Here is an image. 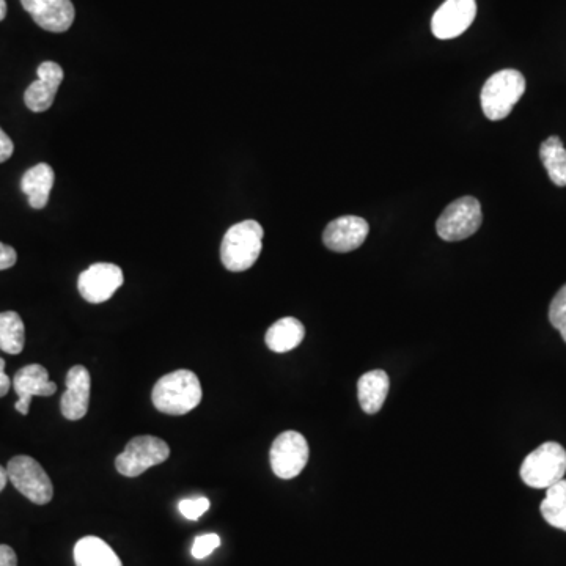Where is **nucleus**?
I'll use <instances>...</instances> for the list:
<instances>
[{
  "label": "nucleus",
  "instance_id": "f257e3e1",
  "mask_svg": "<svg viewBox=\"0 0 566 566\" xmlns=\"http://www.w3.org/2000/svg\"><path fill=\"white\" fill-rule=\"evenodd\" d=\"M202 397L200 379L191 370H177L162 376L151 392L155 408L169 416L188 414L200 405Z\"/></svg>",
  "mask_w": 566,
  "mask_h": 566
},
{
  "label": "nucleus",
  "instance_id": "f03ea898",
  "mask_svg": "<svg viewBox=\"0 0 566 566\" xmlns=\"http://www.w3.org/2000/svg\"><path fill=\"white\" fill-rule=\"evenodd\" d=\"M263 236V227L252 219L228 228L221 244L222 265L232 272H243L252 268L263 249Z\"/></svg>",
  "mask_w": 566,
  "mask_h": 566
},
{
  "label": "nucleus",
  "instance_id": "7ed1b4c3",
  "mask_svg": "<svg viewBox=\"0 0 566 566\" xmlns=\"http://www.w3.org/2000/svg\"><path fill=\"white\" fill-rule=\"evenodd\" d=\"M526 92V79L519 71L502 70L493 74L482 89V109L491 122L504 120Z\"/></svg>",
  "mask_w": 566,
  "mask_h": 566
},
{
  "label": "nucleus",
  "instance_id": "20e7f679",
  "mask_svg": "<svg viewBox=\"0 0 566 566\" xmlns=\"http://www.w3.org/2000/svg\"><path fill=\"white\" fill-rule=\"evenodd\" d=\"M519 474L530 488H551L565 477L566 450L557 442H544L522 461Z\"/></svg>",
  "mask_w": 566,
  "mask_h": 566
},
{
  "label": "nucleus",
  "instance_id": "39448f33",
  "mask_svg": "<svg viewBox=\"0 0 566 566\" xmlns=\"http://www.w3.org/2000/svg\"><path fill=\"white\" fill-rule=\"evenodd\" d=\"M8 480L19 493L37 505H46L54 497V486L45 469L32 456L19 455L8 461Z\"/></svg>",
  "mask_w": 566,
  "mask_h": 566
},
{
  "label": "nucleus",
  "instance_id": "423d86ee",
  "mask_svg": "<svg viewBox=\"0 0 566 566\" xmlns=\"http://www.w3.org/2000/svg\"><path fill=\"white\" fill-rule=\"evenodd\" d=\"M482 205L474 197H461L445 208L436 222V232L444 241L455 243L471 238L482 225Z\"/></svg>",
  "mask_w": 566,
  "mask_h": 566
},
{
  "label": "nucleus",
  "instance_id": "0eeeda50",
  "mask_svg": "<svg viewBox=\"0 0 566 566\" xmlns=\"http://www.w3.org/2000/svg\"><path fill=\"white\" fill-rule=\"evenodd\" d=\"M170 456L169 445L155 436H139L129 441L125 452L115 460V467L125 477H139L150 467L167 461Z\"/></svg>",
  "mask_w": 566,
  "mask_h": 566
},
{
  "label": "nucleus",
  "instance_id": "6e6552de",
  "mask_svg": "<svg viewBox=\"0 0 566 566\" xmlns=\"http://www.w3.org/2000/svg\"><path fill=\"white\" fill-rule=\"evenodd\" d=\"M309 444L298 431H285L272 442L271 469L282 480L298 477L309 461Z\"/></svg>",
  "mask_w": 566,
  "mask_h": 566
},
{
  "label": "nucleus",
  "instance_id": "1a4fd4ad",
  "mask_svg": "<svg viewBox=\"0 0 566 566\" xmlns=\"http://www.w3.org/2000/svg\"><path fill=\"white\" fill-rule=\"evenodd\" d=\"M125 282L120 266L114 263H95L81 272L78 290L82 298L90 304H103L117 293Z\"/></svg>",
  "mask_w": 566,
  "mask_h": 566
},
{
  "label": "nucleus",
  "instance_id": "9d476101",
  "mask_svg": "<svg viewBox=\"0 0 566 566\" xmlns=\"http://www.w3.org/2000/svg\"><path fill=\"white\" fill-rule=\"evenodd\" d=\"M477 15L475 0H445L431 19V30L439 40H452L464 34Z\"/></svg>",
  "mask_w": 566,
  "mask_h": 566
},
{
  "label": "nucleus",
  "instance_id": "9b49d317",
  "mask_svg": "<svg viewBox=\"0 0 566 566\" xmlns=\"http://www.w3.org/2000/svg\"><path fill=\"white\" fill-rule=\"evenodd\" d=\"M13 389L18 395L16 411L27 416L32 398L51 397L57 392V384L49 381L48 370L43 365L32 364L16 372L13 376Z\"/></svg>",
  "mask_w": 566,
  "mask_h": 566
},
{
  "label": "nucleus",
  "instance_id": "f8f14e48",
  "mask_svg": "<svg viewBox=\"0 0 566 566\" xmlns=\"http://www.w3.org/2000/svg\"><path fill=\"white\" fill-rule=\"evenodd\" d=\"M370 227L368 222L359 216H342L326 227L323 233L324 246L332 252L346 254L359 249L367 239Z\"/></svg>",
  "mask_w": 566,
  "mask_h": 566
},
{
  "label": "nucleus",
  "instance_id": "ddd939ff",
  "mask_svg": "<svg viewBox=\"0 0 566 566\" xmlns=\"http://www.w3.org/2000/svg\"><path fill=\"white\" fill-rule=\"evenodd\" d=\"M24 10L41 29L62 34L74 23V5L71 0H21Z\"/></svg>",
  "mask_w": 566,
  "mask_h": 566
},
{
  "label": "nucleus",
  "instance_id": "4468645a",
  "mask_svg": "<svg viewBox=\"0 0 566 566\" xmlns=\"http://www.w3.org/2000/svg\"><path fill=\"white\" fill-rule=\"evenodd\" d=\"M38 79L27 87L24 103L30 111L46 112L54 104L60 84L63 82V70L59 63L43 62L37 70Z\"/></svg>",
  "mask_w": 566,
  "mask_h": 566
},
{
  "label": "nucleus",
  "instance_id": "2eb2a0df",
  "mask_svg": "<svg viewBox=\"0 0 566 566\" xmlns=\"http://www.w3.org/2000/svg\"><path fill=\"white\" fill-rule=\"evenodd\" d=\"M67 392L60 400L62 416L67 420H81L87 416L90 401V373L84 365H74L68 372Z\"/></svg>",
  "mask_w": 566,
  "mask_h": 566
},
{
  "label": "nucleus",
  "instance_id": "dca6fc26",
  "mask_svg": "<svg viewBox=\"0 0 566 566\" xmlns=\"http://www.w3.org/2000/svg\"><path fill=\"white\" fill-rule=\"evenodd\" d=\"M54 180L56 173L48 164H37L24 173L21 191L29 197V205L34 210H43L48 205Z\"/></svg>",
  "mask_w": 566,
  "mask_h": 566
},
{
  "label": "nucleus",
  "instance_id": "f3484780",
  "mask_svg": "<svg viewBox=\"0 0 566 566\" xmlns=\"http://www.w3.org/2000/svg\"><path fill=\"white\" fill-rule=\"evenodd\" d=\"M389 387V376L383 370H373L362 375L357 383V397L364 412L372 416L381 411L389 394Z\"/></svg>",
  "mask_w": 566,
  "mask_h": 566
},
{
  "label": "nucleus",
  "instance_id": "a211bd4d",
  "mask_svg": "<svg viewBox=\"0 0 566 566\" xmlns=\"http://www.w3.org/2000/svg\"><path fill=\"white\" fill-rule=\"evenodd\" d=\"M76 566H123L114 549L98 537H85L74 546Z\"/></svg>",
  "mask_w": 566,
  "mask_h": 566
},
{
  "label": "nucleus",
  "instance_id": "6ab92c4d",
  "mask_svg": "<svg viewBox=\"0 0 566 566\" xmlns=\"http://www.w3.org/2000/svg\"><path fill=\"white\" fill-rule=\"evenodd\" d=\"M306 337V328L293 317L282 318L272 324L266 332V346L274 353H288L301 345Z\"/></svg>",
  "mask_w": 566,
  "mask_h": 566
},
{
  "label": "nucleus",
  "instance_id": "aec40b11",
  "mask_svg": "<svg viewBox=\"0 0 566 566\" xmlns=\"http://www.w3.org/2000/svg\"><path fill=\"white\" fill-rule=\"evenodd\" d=\"M540 158L544 169L548 170L552 183L559 188H565L566 150L560 137L552 136L544 140L540 148Z\"/></svg>",
  "mask_w": 566,
  "mask_h": 566
},
{
  "label": "nucleus",
  "instance_id": "412c9836",
  "mask_svg": "<svg viewBox=\"0 0 566 566\" xmlns=\"http://www.w3.org/2000/svg\"><path fill=\"white\" fill-rule=\"evenodd\" d=\"M26 345V328L16 312L0 313V351L7 354L23 353Z\"/></svg>",
  "mask_w": 566,
  "mask_h": 566
},
{
  "label": "nucleus",
  "instance_id": "4be33fe9",
  "mask_svg": "<svg viewBox=\"0 0 566 566\" xmlns=\"http://www.w3.org/2000/svg\"><path fill=\"white\" fill-rule=\"evenodd\" d=\"M541 515L549 526L566 532V480H560L546 491V497L541 502Z\"/></svg>",
  "mask_w": 566,
  "mask_h": 566
},
{
  "label": "nucleus",
  "instance_id": "5701e85b",
  "mask_svg": "<svg viewBox=\"0 0 566 566\" xmlns=\"http://www.w3.org/2000/svg\"><path fill=\"white\" fill-rule=\"evenodd\" d=\"M549 321L562 334L566 343V285H563L559 293L552 299L551 307H549Z\"/></svg>",
  "mask_w": 566,
  "mask_h": 566
},
{
  "label": "nucleus",
  "instance_id": "b1692460",
  "mask_svg": "<svg viewBox=\"0 0 566 566\" xmlns=\"http://www.w3.org/2000/svg\"><path fill=\"white\" fill-rule=\"evenodd\" d=\"M178 510L184 518L189 521H197L200 516L210 510V500L206 497H195V499H184L178 504Z\"/></svg>",
  "mask_w": 566,
  "mask_h": 566
},
{
  "label": "nucleus",
  "instance_id": "393cba45",
  "mask_svg": "<svg viewBox=\"0 0 566 566\" xmlns=\"http://www.w3.org/2000/svg\"><path fill=\"white\" fill-rule=\"evenodd\" d=\"M219 546H221L219 535H216V533H206V535H200V537L195 538L191 552L194 555V559L202 560L213 554V551H216Z\"/></svg>",
  "mask_w": 566,
  "mask_h": 566
},
{
  "label": "nucleus",
  "instance_id": "a878e982",
  "mask_svg": "<svg viewBox=\"0 0 566 566\" xmlns=\"http://www.w3.org/2000/svg\"><path fill=\"white\" fill-rule=\"evenodd\" d=\"M16 260H18L16 250L8 244L0 243V271L13 268L16 265Z\"/></svg>",
  "mask_w": 566,
  "mask_h": 566
},
{
  "label": "nucleus",
  "instance_id": "bb28decb",
  "mask_svg": "<svg viewBox=\"0 0 566 566\" xmlns=\"http://www.w3.org/2000/svg\"><path fill=\"white\" fill-rule=\"evenodd\" d=\"M13 151H15L13 140L8 137L4 129L0 128V164L12 158Z\"/></svg>",
  "mask_w": 566,
  "mask_h": 566
},
{
  "label": "nucleus",
  "instance_id": "cd10ccee",
  "mask_svg": "<svg viewBox=\"0 0 566 566\" xmlns=\"http://www.w3.org/2000/svg\"><path fill=\"white\" fill-rule=\"evenodd\" d=\"M0 566H18V557L7 544H0Z\"/></svg>",
  "mask_w": 566,
  "mask_h": 566
},
{
  "label": "nucleus",
  "instance_id": "c85d7f7f",
  "mask_svg": "<svg viewBox=\"0 0 566 566\" xmlns=\"http://www.w3.org/2000/svg\"><path fill=\"white\" fill-rule=\"evenodd\" d=\"M10 387H12V379L5 373V361L0 357V398L8 394Z\"/></svg>",
  "mask_w": 566,
  "mask_h": 566
},
{
  "label": "nucleus",
  "instance_id": "c756f323",
  "mask_svg": "<svg viewBox=\"0 0 566 566\" xmlns=\"http://www.w3.org/2000/svg\"><path fill=\"white\" fill-rule=\"evenodd\" d=\"M8 483L7 467L0 466V493L4 491Z\"/></svg>",
  "mask_w": 566,
  "mask_h": 566
},
{
  "label": "nucleus",
  "instance_id": "7c9ffc66",
  "mask_svg": "<svg viewBox=\"0 0 566 566\" xmlns=\"http://www.w3.org/2000/svg\"><path fill=\"white\" fill-rule=\"evenodd\" d=\"M5 16H7V2L0 0V21H4Z\"/></svg>",
  "mask_w": 566,
  "mask_h": 566
}]
</instances>
